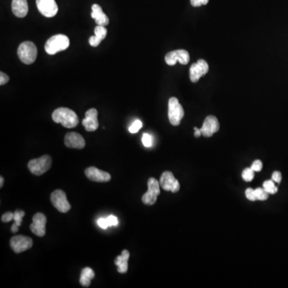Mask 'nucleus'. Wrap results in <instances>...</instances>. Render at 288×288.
I'll return each instance as SVG.
<instances>
[{"label": "nucleus", "instance_id": "obj_15", "mask_svg": "<svg viewBox=\"0 0 288 288\" xmlns=\"http://www.w3.org/2000/svg\"><path fill=\"white\" fill-rule=\"evenodd\" d=\"M82 124L88 132H95L98 128V111L95 108L88 110Z\"/></svg>", "mask_w": 288, "mask_h": 288}, {"label": "nucleus", "instance_id": "obj_28", "mask_svg": "<svg viewBox=\"0 0 288 288\" xmlns=\"http://www.w3.org/2000/svg\"><path fill=\"white\" fill-rule=\"evenodd\" d=\"M142 142L144 146H146V147H150V146H152V137H151L149 134H144L142 138Z\"/></svg>", "mask_w": 288, "mask_h": 288}, {"label": "nucleus", "instance_id": "obj_8", "mask_svg": "<svg viewBox=\"0 0 288 288\" xmlns=\"http://www.w3.org/2000/svg\"><path fill=\"white\" fill-rule=\"evenodd\" d=\"M32 245H33V241L32 239L27 236H13L10 241V246L16 254L29 250L32 248Z\"/></svg>", "mask_w": 288, "mask_h": 288}, {"label": "nucleus", "instance_id": "obj_11", "mask_svg": "<svg viewBox=\"0 0 288 288\" xmlns=\"http://www.w3.org/2000/svg\"><path fill=\"white\" fill-rule=\"evenodd\" d=\"M190 55L185 50H176L167 53L165 56L166 63L169 66H174L177 62L186 65L189 63Z\"/></svg>", "mask_w": 288, "mask_h": 288}, {"label": "nucleus", "instance_id": "obj_35", "mask_svg": "<svg viewBox=\"0 0 288 288\" xmlns=\"http://www.w3.org/2000/svg\"><path fill=\"white\" fill-rule=\"evenodd\" d=\"M9 80H10V78H9L8 75H6L3 72L0 73V85H4L6 83H8Z\"/></svg>", "mask_w": 288, "mask_h": 288}, {"label": "nucleus", "instance_id": "obj_34", "mask_svg": "<svg viewBox=\"0 0 288 288\" xmlns=\"http://www.w3.org/2000/svg\"><path fill=\"white\" fill-rule=\"evenodd\" d=\"M272 180L277 183V184H280L281 180H282V175H281L280 171H275L272 174Z\"/></svg>", "mask_w": 288, "mask_h": 288}, {"label": "nucleus", "instance_id": "obj_27", "mask_svg": "<svg viewBox=\"0 0 288 288\" xmlns=\"http://www.w3.org/2000/svg\"><path fill=\"white\" fill-rule=\"evenodd\" d=\"M142 122L140 121V120H136V121L134 122L133 124L130 127L129 132L132 134L137 133L142 128Z\"/></svg>", "mask_w": 288, "mask_h": 288}, {"label": "nucleus", "instance_id": "obj_10", "mask_svg": "<svg viewBox=\"0 0 288 288\" xmlns=\"http://www.w3.org/2000/svg\"><path fill=\"white\" fill-rule=\"evenodd\" d=\"M37 8L44 16L51 18L59 11L55 0H36Z\"/></svg>", "mask_w": 288, "mask_h": 288}, {"label": "nucleus", "instance_id": "obj_32", "mask_svg": "<svg viewBox=\"0 0 288 288\" xmlns=\"http://www.w3.org/2000/svg\"><path fill=\"white\" fill-rule=\"evenodd\" d=\"M251 168L253 171L259 172V171H261L262 168H263V163H262L260 160H255V162L252 163Z\"/></svg>", "mask_w": 288, "mask_h": 288}, {"label": "nucleus", "instance_id": "obj_9", "mask_svg": "<svg viewBox=\"0 0 288 288\" xmlns=\"http://www.w3.org/2000/svg\"><path fill=\"white\" fill-rule=\"evenodd\" d=\"M159 184L163 190L176 193L180 189V183L171 171H164L160 177Z\"/></svg>", "mask_w": 288, "mask_h": 288}, {"label": "nucleus", "instance_id": "obj_1", "mask_svg": "<svg viewBox=\"0 0 288 288\" xmlns=\"http://www.w3.org/2000/svg\"><path fill=\"white\" fill-rule=\"evenodd\" d=\"M54 123H60L64 128H74L79 124V118L75 111L67 107H59L52 113Z\"/></svg>", "mask_w": 288, "mask_h": 288}, {"label": "nucleus", "instance_id": "obj_7", "mask_svg": "<svg viewBox=\"0 0 288 288\" xmlns=\"http://www.w3.org/2000/svg\"><path fill=\"white\" fill-rule=\"evenodd\" d=\"M50 201L55 208L61 213H67L71 210V205L67 199V195L62 190H55L50 194Z\"/></svg>", "mask_w": 288, "mask_h": 288}, {"label": "nucleus", "instance_id": "obj_18", "mask_svg": "<svg viewBox=\"0 0 288 288\" xmlns=\"http://www.w3.org/2000/svg\"><path fill=\"white\" fill-rule=\"evenodd\" d=\"M92 18L96 20L97 25L102 26V27H106V26L108 25V17L102 11V7L99 5H92Z\"/></svg>", "mask_w": 288, "mask_h": 288}, {"label": "nucleus", "instance_id": "obj_30", "mask_svg": "<svg viewBox=\"0 0 288 288\" xmlns=\"http://www.w3.org/2000/svg\"><path fill=\"white\" fill-rule=\"evenodd\" d=\"M1 220L3 223H9L11 220H14V213H12V212H6V213L3 214L2 215V218H1Z\"/></svg>", "mask_w": 288, "mask_h": 288}, {"label": "nucleus", "instance_id": "obj_26", "mask_svg": "<svg viewBox=\"0 0 288 288\" xmlns=\"http://www.w3.org/2000/svg\"><path fill=\"white\" fill-rule=\"evenodd\" d=\"M24 215H25V212L23 211H20V210H17L15 213H14V221H15V224L18 227L21 226L22 223H23V218Z\"/></svg>", "mask_w": 288, "mask_h": 288}, {"label": "nucleus", "instance_id": "obj_25", "mask_svg": "<svg viewBox=\"0 0 288 288\" xmlns=\"http://www.w3.org/2000/svg\"><path fill=\"white\" fill-rule=\"evenodd\" d=\"M242 177L244 181H252L253 179L255 177V171H253L251 168H246L244 171H242Z\"/></svg>", "mask_w": 288, "mask_h": 288}, {"label": "nucleus", "instance_id": "obj_4", "mask_svg": "<svg viewBox=\"0 0 288 288\" xmlns=\"http://www.w3.org/2000/svg\"><path fill=\"white\" fill-rule=\"evenodd\" d=\"M51 163L52 159L50 156L46 155L29 161L27 167L33 175L40 176H42L43 174L46 173L48 170H50Z\"/></svg>", "mask_w": 288, "mask_h": 288}, {"label": "nucleus", "instance_id": "obj_21", "mask_svg": "<svg viewBox=\"0 0 288 288\" xmlns=\"http://www.w3.org/2000/svg\"><path fill=\"white\" fill-rule=\"evenodd\" d=\"M130 258V252L128 250L122 251L121 255L116 257L115 259V264L118 267V272L119 273L125 274L128 272V259Z\"/></svg>", "mask_w": 288, "mask_h": 288}, {"label": "nucleus", "instance_id": "obj_14", "mask_svg": "<svg viewBox=\"0 0 288 288\" xmlns=\"http://www.w3.org/2000/svg\"><path fill=\"white\" fill-rule=\"evenodd\" d=\"M219 130V123L217 118L213 115H209L205 119L203 127L201 128V133L205 137H211Z\"/></svg>", "mask_w": 288, "mask_h": 288}, {"label": "nucleus", "instance_id": "obj_12", "mask_svg": "<svg viewBox=\"0 0 288 288\" xmlns=\"http://www.w3.org/2000/svg\"><path fill=\"white\" fill-rule=\"evenodd\" d=\"M32 224L30 229L36 236L44 237L46 234L47 217L43 213H37L34 215Z\"/></svg>", "mask_w": 288, "mask_h": 288}, {"label": "nucleus", "instance_id": "obj_5", "mask_svg": "<svg viewBox=\"0 0 288 288\" xmlns=\"http://www.w3.org/2000/svg\"><path fill=\"white\" fill-rule=\"evenodd\" d=\"M184 116V108L177 98L171 97L168 102V118L171 125L179 126Z\"/></svg>", "mask_w": 288, "mask_h": 288}, {"label": "nucleus", "instance_id": "obj_6", "mask_svg": "<svg viewBox=\"0 0 288 288\" xmlns=\"http://www.w3.org/2000/svg\"><path fill=\"white\" fill-rule=\"evenodd\" d=\"M159 182L155 180V178H150L147 182L148 190L143 195L142 202L144 204L151 205L155 204L157 198L160 194V189H159Z\"/></svg>", "mask_w": 288, "mask_h": 288}, {"label": "nucleus", "instance_id": "obj_17", "mask_svg": "<svg viewBox=\"0 0 288 288\" xmlns=\"http://www.w3.org/2000/svg\"><path fill=\"white\" fill-rule=\"evenodd\" d=\"M65 145L70 148L83 149L86 143L83 136L76 132H69L65 136Z\"/></svg>", "mask_w": 288, "mask_h": 288}, {"label": "nucleus", "instance_id": "obj_13", "mask_svg": "<svg viewBox=\"0 0 288 288\" xmlns=\"http://www.w3.org/2000/svg\"><path fill=\"white\" fill-rule=\"evenodd\" d=\"M209 66L204 59H199L193 63L190 68V79L192 83H197L201 77L208 72Z\"/></svg>", "mask_w": 288, "mask_h": 288}, {"label": "nucleus", "instance_id": "obj_38", "mask_svg": "<svg viewBox=\"0 0 288 288\" xmlns=\"http://www.w3.org/2000/svg\"><path fill=\"white\" fill-rule=\"evenodd\" d=\"M18 231H19V227H18V226H17L16 224H15V223H14V224H13L12 227H11V232H14V233H15V232H18Z\"/></svg>", "mask_w": 288, "mask_h": 288}, {"label": "nucleus", "instance_id": "obj_39", "mask_svg": "<svg viewBox=\"0 0 288 288\" xmlns=\"http://www.w3.org/2000/svg\"><path fill=\"white\" fill-rule=\"evenodd\" d=\"M3 182H4V180H3L2 176H1V177H0V187H1V188H2V186H3Z\"/></svg>", "mask_w": 288, "mask_h": 288}, {"label": "nucleus", "instance_id": "obj_2", "mask_svg": "<svg viewBox=\"0 0 288 288\" xmlns=\"http://www.w3.org/2000/svg\"><path fill=\"white\" fill-rule=\"evenodd\" d=\"M70 45V40L67 36L59 34L48 39L45 44V50L49 54H55L59 51L66 50Z\"/></svg>", "mask_w": 288, "mask_h": 288}, {"label": "nucleus", "instance_id": "obj_37", "mask_svg": "<svg viewBox=\"0 0 288 288\" xmlns=\"http://www.w3.org/2000/svg\"><path fill=\"white\" fill-rule=\"evenodd\" d=\"M194 136L196 137V138H198L199 136H202V133H201L200 129H198L197 128H194Z\"/></svg>", "mask_w": 288, "mask_h": 288}, {"label": "nucleus", "instance_id": "obj_23", "mask_svg": "<svg viewBox=\"0 0 288 288\" xmlns=\"http://www.w3.org/2000/svg\"><path fill=\"white\" fill-rule=\"evenodd\" d=\"M263 187L265 189L266 192H268L269 194H274L277 193L278 188L275 185L273 180H267V181L264 182Z\"/></svg>", "mask_w": 288, "mask_h": 288}, {"label": "nucleus", "instance_id": "obj_36", "mask_svg": "<svg viewBox=\"0 0 288 288\" xmlns=\"http://www.w3.org/2000/svg\"><path fill=\"white\" fill-rule=\"evenodd\" d=\"M98 225L102 229H107L108 228V224H107V219L101 218L98 220Z\"/></svg>", "mask_w": 288, "mask_h": 288}, {"label": "nucleus", "instance_id": "obj_33", "mask_svg": "<svg viewBox=\"0 0 288 288\" xmlns=\"http://www.w3.org/2000/svg\"><path fill=\"white\" fill-rule=\"evenodd\" d=\"M209 0H191V3L193 6H200L202 5L207 4Z\"/></svg>", "mask_w": 288, "mask_h": 288}, {"label": "nucleus", "instance_id": "obj_31", "mask_svg": "<svg viewBox=\"0 0 288 288\" xmlns=\"http://www.w3.org/2000/svg\"><path fill=\"white\" fill-rule=\"evenodd\" d=\"M106 219H107L109 227L117 226L119 224V220H118L117 217H115V215H110Z\"/></svg>", "mask_w": 288, "mask_h": 288}, {"label": "nucleus", "instance_id": "obj_3", "mask_svg": "<svg viewBox=\"0 0 288 288\" xmlns=\"http://www.w3.org/2000/svg\"><path fill=\"white\" fill-rule=\"evenodd\" d=\"M17 54L23 63L32 64L37 58V48L33 42L25 41L19 45Z\"/></svg>", "mask_w": 288, "mask_h": 288}, {"label": "nucleus", "instance_id": "obj_16", "mask_svg": "<svg viewBox=\"0 0 288 288\" xmlns=\"http://www.w3.org/2000/svg\"><path fill=\"white\" fill-rule=\"evenodd\" d=\"M85 175L89 180L92 181L98 182V183H107L110 181L111 176L110 174L106 171L96 168V167H88L85 170Z\"/></svg>", "mask_w": 288, "mask_h": 288}, {"label": "nucleus", "instance_id": "obj_19", "mask_svg": "<svg viewBox=\"0 0 288 288\" xmlns=\"http://www.w3.org/2000/svg\"><path fill=\"white\" fill-rule=\"evenodd\" d=\"M11 9L14 15L19 18H24L28 12L27 0H12Z\"/></svg>", "mask_w": 288, "mask_h": 288}, {"label": "nucleus", "instance_id": "obj_24", "mask_svg": "<svg viewBox=\"0 0 288 288\" xmlns=\"http://www.w3.org/2000/svg\"><path fill=\"white\" fill-rule=\"evenodd\" d=\"M255 196H256L257 200H267L268 197H269V193L266 192L264 188H257L255 190Z\"/></svg>", "mask_w": 288, "mask_h": 288}, {"label": "nucleus", "instance_id": "obj_20", "mask_svg": "<svg viewBox=\"0 0 288 288\" xmlns=\"http://www.w3.org/2000/svg\"><path fill=\"white\" fill-rule=\"evenodd\" d=\"M107 30L106 27H102V26H98L95 28V36H91L89 39V44L91 46L98 47L102 40H104L106 36H107Z\"/></svg>", "mask_w": 288, "mask_h": 288}, {"label": "nucleus", "instance_id": "obj_29", "mask_svg": "<svg viewBox=\"0 0 288 288\" xmlns=\"http://www.w3.org/2000/svg\"><path fill=\"white\" fill-rule=\"evenodd\" d=\"M245 194H246V197L248 198L249 200H257L256 196H255V190H253L252 188H247L246 192H245Z\"/></svg>", "mask_w": 288, "mask_h": 288}, {"label": "nucleus", "instance_id": "obj_22", "mask_svg": "<svg viewBox=\"0 0 288 288\" xmlns=\"http://www.w3.org/2000/svg\"><path fill=\"white\" fill-rule=\"evenodd\" d=\"M95 272L90 267H85L82 270L80 283L84 288H88L91 285V281L94 279Z\"/></svg>", "mask_w": 288, "mask_h": 288}]
</instances>
